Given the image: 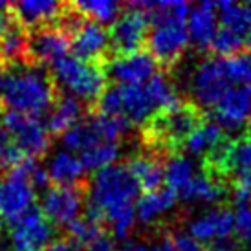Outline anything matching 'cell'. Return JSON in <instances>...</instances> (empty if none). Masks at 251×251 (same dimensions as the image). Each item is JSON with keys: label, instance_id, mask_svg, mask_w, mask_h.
Returning <instances> with one entry per match:
<instances>
[{"label": "cell", "instance_id": "cell-30", "mask_svg": "<svg viewBox=\"0 0 251 251\" xmlns=\"http://www.w3.org/2000/svg\"><path fill=\"white\" fill-rule=\"evenodd\" d=\"M72 6L84 19L98 24H108V22L112 24L119 17V9H121L118 2H112V0H81V2H74Z\"/></svg>", "mask_w": 251, "mask_h": 251}, {"label": "cell", "instance_id": "cell-21", "mask_svg": "<svg viewBox=\"0 0 251 251\" xmlns=\"http://www.w3.org/2000/svg\"><path fill=\"white\" fill-rule=\"evenodd\" d=\"M48 178L55 185L63 187H79L86 185L84 181V167L81 163V158L68 151H59L48 160Z\"/></svg>", "mask_w": 251, "mask_h": 251}, {"label": "cell", "instance_id": "cell-28", "mask_svg": "<svg viewBox=\"0 0 251 251\" xmlns=\"http://www.w3.org/2000/svg\"><path fill=\"white\" fill-rule=\"evenodd\" d=\"M242 171H251V128L246 130L242 136H238L237 140H229L220 176L227 180Z\"/></svg>", "mask_w": 251, "mask_h": 251}, {"label": "cell", "instance_id": "cell-23", "mask_svg": "<svg viewBox=\"0 0 251 251\" xmlns=\"http://www.w3.org/2000/svg\"><path fill=\"white\" fill-rule=\"evenodd\" d=\"M227 189H229V185L226 183V180L202 169V173L195 175V178L189 181V185L178 196L183 202L215 203L218 200H222L224 196L229 193Z\"/></svg>", "mask_w": 251, "mask_h": 251}, {"label": "cell", "instance_id": "cell-11", "mask_svg": "<svg viewBox=\"0 0 251 251\" xmlns=\"http://www.w3.org/2000/svg\"><path fill=\"white\" fill-rule=\"evenodd\" d=\"M86 187L88 183L79 187H50L41 200L42 215L48 218L51 226L68 227L81 215V209L86 202Z\"/></svg>", "mask_w": 251, "mask_h": 251}, {"label": "cell", "instance_id": "cell-22", "mask_svg": "<svg viewBox=\"0 0 251 251\" xmlns=\"http://www.w3.org/2000/svg\"><path fill=\"white\" fill-rule=\"evenodd\" d=\"M84 110H86V106H84L83 101H79L77 98L63 92L61 96H57L55 103L50 110L48 119H46L48 132L51 136H57V134L63 136L68 128H72L83 119Z\"/></svg>", "mask_w": 251, "mask_h": 251}, {"label": "cell", "instance_id": "cell-20", "mask_svg": "<svg viewBox=\"0 0 251 251\" xmlns=\"http://www.w3.org/2000/svg\"><path fill=\"white\" fill-rule=\"evenodd\" d=\"M216 21V2H200L198 6L191 7V13L187 17V31L193 44L198 48H209L218 29Z\"/></svg>", "mask_w": 251, "mask_h": 251}, {"label": "cell", "instance_id": "cell-5", "mask_svg": "<svg viewBox=\"0 0 251 251\" xmlns=\"http://www.w3.org/2000/svg\"><path fill=\"white\" fill-rule=\"evenodd\" d=\"M51 79L66 90L64 94L74 96L84 105L98 101L106 88L103 63H88L74 55H66L51 66Z\"/></svg>", "mask_w": 251, "mask_h": 251}, {"label": "cell", "instance_id": "cell-6", "mask_svg": "<svg viewBox=\"0 0 251 251\" xmlns=\"http://www.w3.org/2000/svg\"><path fill=\"white\" fill-rule=\"evenodd\" d=\"M0 126H4L11 136L15 145L19 147L26 158H39L48 152L51 143V134L46 125L35 116L21 114V112L2 110L0 112Z\"/></svg>", "mask_w": 251, "mask_h": 251}, {"label": "cell", "instance_id": "cell-9", "mask_svg": "<svg viewBox=\"0 0 251 251\" xmlns=\"http://www.w3.org/2000/svg\"><path fill=\"white\" fill-rule=\"evenodd\" d=\"M149 28H151L149 13L128 6V9L119 15L108 29L110 50L114 51V55L140 51L141 46L147 44Z\"/></svg>", "mask_w": 251, "mask_h": 251}, {"label": "cell", "instance_id": "cell-13", "mask_svg": "<svg viewBox=\"0 0 251 251\" xmlns=\"http://www.w3.org/2000/svg\"><path fill=\"white\" fill-rule=\"evenodd\" d=\"M70 37L64 33L57 24L28 31V59L31 64L53 66L68 55Z\"/></svg>", "mask_w": 251, "mask_h": 251}, {"label": "cell", "instance_id": "cell-39", "mask_svg": "<svg viewBox=\"0 0 251 251\" xmlns=\"http://www.w3.org/2000/svg\"><path fill=\"white\" fill-rule=\"evenodd\" d=\"M121 251H149V250H147V246L141 244V242H128Z\"/></svg>", "mask_w": 251, "mask_h": 251}, {"label": "cell", "instance_id": "cell-7", "mask_svg": "<svg viewBox=\"0 0 251 251\" xmlns=\"http://www.w3.org/2000/svg\"><path fill=\"white\" fill-rule=\"evenodd\" d=\"M33 202L35 187L29 181L24 161L7 175L0 176V222L11 226L33 209Z\"/></svg>", "mask_w": 251, "mask_h": 251}, {"label": "cell", "instance_id": "cell-12", "mask_svg": "<svg viewBox=\"0 0 251 251\" xmlns=\"http://www.w3.org/2000/svg\"><path fill=\"white\" fill-rule=\"evenodd\" d=\"M105 74L116 81L119 86H132V84H145L152 77H156L158 63L149 51H134V53H123V55L106 57Z\"/></svg>", "mask_w": 251, "mask_h": 251}, {"label": "cell", "instance_id": "cell-16", "mask_svg": "<svg viewBox=\"0 0 251 251\" xmlns=\"http://www.w3.org/2000/svg\"><path fill=\"white\" fill-rule=\"evenodd\" d=\"M215 123L226 130H238L251 121V86H233L213 108Z\"/></svg>", "mask_w": 251, "mask_h": 251}, {"label": "cell", "instance_id": "cell-18", "mask_svg": "<svg viewBox=\"0 0 251 251\" xmlns=\"http://www.w3.org/2000/svg\"><path fill=\"white\" fill-rule=\"evenodd\" d=\"M119 88H121L123 118L128 123L147 125L161 110L149 83L132 84V86H119Z\"/></svg>", "mask_w": 251, "mask_h": 251}, {"label": "cell", "instance_id": "cell-17", "mask_svg": "<svg viewBox=\"0 0 251 251\" xmlns=\"http://www.w3.org/2000/svg\"><path fill=\"white\" fill-rule=\"evenodd\" d=\"M64 9L66 4H59L53 0H22L9 4V13L28 31L57 24Z\"/></svg>", "mask_w": 251, "mask_h": 251}, {"label": "cell", "instance_id": "cell-35", "mask_svg": "<svg viewBox=\"0 0 251 251\" xmlns=\"http://www.w3.org/2000/svg\"><path fill=\"white\" fill-rule=\"evenodd\" d=\"M235 238L244 248H251V207H238L235 213Z\"/></svg>", "mask_w": 251, "mask_h": 251}, {"label": "cell", "instance_id": "cell-34", "mask_svg": "<svg viewBox=\"0 0 251 251\" xmlns=\"http://www.w3.org/2000/svg\"><path fill=\"white\" fill-rule=\"evenodd\" d=\"M209 48L220 57H231V55H237V53H242V51H248L242 37H238L235 31L224 28V26H220V28L216 29Z\"/></svg>", "mask_w": 251, "mask_h": 251}, {"label": "cell", "instance_id": "cell-15", "mask_svg": "<svg viewBox=\"0 0 251 251\" xmlns=\"http://www.w3.org/2000/svg\"><path fill=\"white\" fill-rule=\"evenodd\" d=\"M233 233H235V213L229 207L207 211L196 216L189 224V237H193L200 244L209 242L211 246H215L233 238Z\"/></svg>", "mask_w": 251, "mask_h": 251}, {"label": "cell", "instance_id": "cell-41", "mask_svg": "<svg viewBox=\"0 0 251 251\" xmlns=\"http://www.w3.org/2000/svg\"><path fill=\"white\" fill-rule=\"evenodd\" d=\"M151 251H161V250H160V246H154V248Z\"/></svg>", "mask_w": 251, "mask_h": 251}, {"label": "cell", "instance_id": "cell-3", "mask_svg": "<svg viewBox=\"0 0 251 251\" xmlns=\"http://www.w3.org/2000/svg\"><path fill=\"white\" fill-rule=\"evenodd\" d=\"M140 185L126 163H114L98 171L86 187L84 216L103 226L106 216L134 205Z\"/></svg>", "mask_w": 251, "mask_h": 251}, {"label": "cell", "instance_id": "cell-32", "mask_svg": "<svg viewBox=\"0 0 251 251\" xmlns=\"http://www.w3.org/2000/svg\"><path fill=\"white\" fill-rule=\"evenodd\" d=\"M66 231H68V240H72L79 248H88L105 233L103 226H99L98 222H94L86 216H79L77 220H74L66 227Z\"/></svg>", "mask_w": 251, "mask_h": 251}, {"label": "cell", "instance_id": "cell-1", "mask_svg": "<svg viewBox=\"0 0 251 251\" xmlns=\"http://www.w3.org/2000/svg\"><path fill=\"white\" fill-rule=\"evenodd\" d=\"M51 74L31 63L0 64V105L4 110L39 118L51 110L57 99Z\"/></svg>", "mask_w": 251, "mask_h": 251}, {"label": "cell", "instance_id": "cell-40", "mask_svg": "<svg viewBox=\"0 0 251 251\" xmlns=\"http://www.w3.org/2000/svg\"><path fill=\"white\" fill-rule=\"evenodd\" d=\"M9 11V4L7 2H0V15H4Z\"/></svg>", "mask_w": 251, "mask_h": 251}, {"label": "cell", "instance_id": "cell-27", "mask_svg": "<svg viewBox=\"0 0 251 251\" xmlns=\"http://www.w3.org/2000/svg\"><path fill=\"white\" fill-rule=\"evenodd\" d=\"M178 198H180L178 193L169 189L167 185L161 187L160 191L145 193L143 196H140V200L136 203V216L140 218L141 224L149 226L173 209L178 202Z\"/></svg>", "mask_w": 251, "mask_h": 251}, {"label": "cell", "instance_id": "cell-33", "mask_svg": "<svg viewBox=\"0 0 251 251\" xmlns=\"http://www.w3.org/2000/svg\"><path fill=\"white\" fill-rule=\"evenodd\" d=\"M226 74L235 86H251V50L231 57H222Z\"/></svg>", "mask_w": 251, "mask_h": 251}, {"label": "cell", "instance_id": "cell-26", "mask_svg": "<svg viewBox=\"0 0 251 251\" xmlns=\"http://www.w3.org/2000/svg\"><path fill=\"white\" fill-rule=\"evenodd\" d=\"M227 140L226 134H224V128L218 126L215 121H205L203 119L200 125L196 126L195 130L191 132L183 147L187 152L195 154V156H200L202 160H205L209 154H213L222 145L224 141Z\"/></svg>", "mask_w": 251, "mask_h": 251}, {"label": "cell", "instance_id": "cell-38", "mask_svg": "<svg viewBox=\"0 0 251 251\" xmlns=\"http://www.w3.org/2000/svg\"><path fill=\"white\" fill-rule=\"evenodd\" d=\"M42 251H84V250L79 248L77 244H74L68 238H63V240H53L48 248H44Z\"/></svg>", "mask_w": 251, "mask_h": 251}, {"label": "cell", "instance_id": "cell-10", "mask_svg": "<svg viewBox=\"0 0 251 251\" xmlns=\"http://www.w3.org/2000/svg\"><path fill=\"white\" fill-rule=\"evenodd\" d=\"M55 227L41 209H29L9 226V251H42L53 242Z\"/></svg>", "mask_w": 251, "mask_h": 251}, {"label": "cell", "instance_id": "cell-14", "mask_svg": "<svg viewBox=\"0 0 251 251\" xmlns=\"http://www.w3.org/2000/svg\"><path fill=\"white\" fill-rule=\"evenodd\" d=\"M70 48L74 57L88 63H105L106 53L110 50L108 29L103 24L84 19L79 28L72 33Z\"/></svg>", "mask_w": 251, "mask_h": 251}, {"label": "cell", "instance_id": "cell-8", "mask_svg": "<svg viewBox=\"0 0 251 251\" xmlns=\"http://www.w3.org/2000/svg\"><path fill=\"white\" fill-rule=\"evenodd\" d=\"M231 81L222 57H207L196 64L191 75V92L195 98V105L200 108H215V105L231 90Z\"/></svg>", "mask_w": 251, "mask_h": 251}, {"label": "cell", "instance_id": "cell-29", "mask_svg": "<svg viewBox=\"0 0 251 251\" xmlns=\"http://www.w3.org/2000/svg\"><path fill=\"white\" fill-rule=\"evenodd\" d=\"M193 178H195V169H193V161L187 156L180 152L169 156L165 163V183L169 189H173L180 195Z\"/></svg>", "mask_w": 251, "mask_h": 251}, {"label": "cell", "instance_id": "cell-2", "mask_svg": "<svg viewBox=\"0 0 251 251\" xmlns=\"http://www.w3.org/2000/svg\"><path fill=\"white\" fill-rule=\"evenodd\" d=\"M128 6L149 13L151 28L147 35L149 53L158 66L165 70L175 68L189 44L187 17L191 6L187 2H130Z\"/></svg>", "mask_w": 251, "mask_h": 251}, {"label": "cell", "instance_id": "cell-36", "mask_svg": "<svg viewBox=\"0 0 251 251\" xmlns=\"http://www.w3.org/2000/svg\"><path fill=\"white\" fill-rule=\"evenodd\" d=\"M173 242H175L176 251H211L209 248H205L203 244L196 242L193 237H189L185 233H173Z\"/></svg>", "mask_w": 251, "mask_h": 251}, {"label": "cell", "instance_id": "cell-25", "mask_svg": "<svg viewBox=\"0 0 251 251\" xmlns=\"http://www.w3.org/2000/svg\"><path fill=\"white\" fill-rule=\"evenodd\" d=\"M216 13L224 28L242 37L246 48H251V2H216Z\"/></svg>", "mask_w": 251, "mask_h": 251}, {"label": "cell", "instance_id": "cell-31", "mask_svg": "<svg viewBox=\"0 0 251 251\" xmlns=\"http://www.w3.org/2000/svg\"><path fill=\"white\" fill-rule=\"evenodd\" d=\"M81 163L84 171H101V169L114 165V161L119 158V143H101L81 152Z\"/></svg>", "mask_w": 251, "mask_h": 251}, {"label": "cell", "instance_id": "cell-4", "mask_svg": "<svg viewBox=\"0 0 251 251\" xmlns=\"http://www.w3.org/2000/svg\"><path fill=\"white\" fill-rule=\"evenodd\" d=\"M203 121L202 108L191 101H178L175 106L160 110L143 125V140L149 152L178 154L191 132Z\"/></svg>", "mask_w": 251, "mask_h": 251}, {"label": "cell", "instance_id": "cell-37", "mask_svg": "<svg viewBox=\"0 0 251 251\" xmlns=\"http://www.w3.org/2000/svg\"><path fill=\"white\" fill-rule=\"evenodd\" d=\"M88 251H116L114 238H110L106 233H103L96 242H92V244L88 246Z\"/></svg>", "mask_w": 251, "mask_h": 251}, {"label": "cell", "instance_id": "cell-19", "mask_svg": "<svg viewBox=\"0 0 251 251\" xmlns=\"http://www.w3.org/2000/svg\"><path fill=\"white\" fill-rule=\"evenodd\" d=\"M61 141H63V145L66 147L68 152H84L92 147L108 143L105 132H103V125H101L98 112L90 118H83L77 125L68 128L61 136Z\"/></svg>", "mask_w": 251, "mask_h": 251}, {"label": "cell", "instance_id": "cell-24", "mask_svg": "<svg viewBox=\"0 0 251 251\" xmlns=\"http://www.w3.org/2000/svg\"><path fill=\"white\" fill-rule=\"evenodd\" d=\"M126 165L134 175L138 185L145 193L160 191L165 181V165L161 163V156L152 152H143L126 161Z\"/></svg>", "mask_w": 251, "mask_h": 251}]
</instances>
